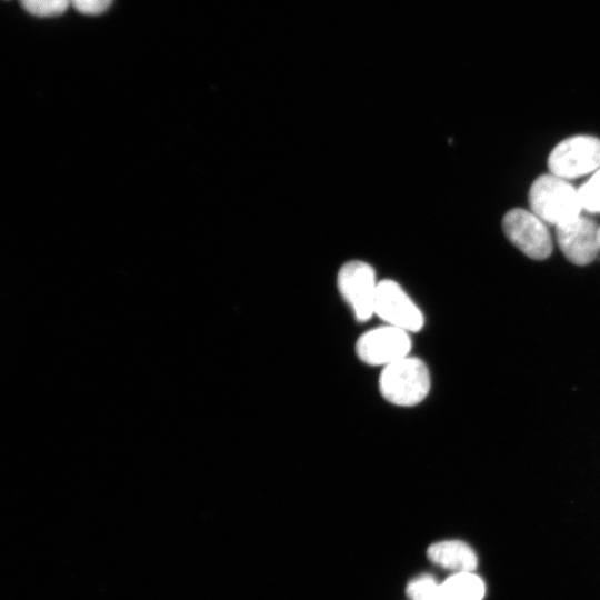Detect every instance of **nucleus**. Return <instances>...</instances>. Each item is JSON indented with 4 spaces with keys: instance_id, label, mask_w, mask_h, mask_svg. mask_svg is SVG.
<instances>
[{
    "instance_id": "1",
    "label": "nucleus",
    "mask_w": 600,
    "mask_h": 600,
    "mask_svg": "<svg viewBox=\"0 0 600 600\" xmlns=\"http://www.w3.org/2000/svg\"><path fill=\"white\" fill-rule=\"evenodd\" d=\"M528 201L536 216L556 227L578 218L583 210L578 189L552 173L542 174L532 182Z\"/></svg>"
},
{
    "instance_id": "2",
    "label": "nucleus",
    "mask_w": 600,
    "mask_h": 600,
    "mask_svg": "<svg viewBox=\"0 0 600 600\" xmlns=\"http://www.w3.org/2000/svg\"><path fill=\"white\" fill-rule=\"evenodd\" d=\"M379 389L382 397L393 404L414 406L429 393V370L422 360L406 357L383 368Z\"/></svg>"
},
{
    "instance_id": "3",
    "label": "nucleus",
    "mask_w": 600,
    "mask_h": 600,
    "mask_svg": "<svg viewBox=\"0 0 600 600\" xmlns=\"http://www.w3.org/2000/svg\"><path fill=\"white\" fill-rule=\"evenodd\" d=\"M550 172L562 179H576L600 168V139L579 134L559 142L548 157Z\"/></svg>"
},
{
    "instance_id": "4",
    "label": "nucleus",
    "mask_w": 600,
    "mask_h": 600,
    "mask_svg": "<svg viewBox=\"0 0 600 600\" xmlns=\"http://www.w3.org/2000/svg\"><path fill=\"white\" fill-rule=\"evenodd\" d=\"M507 239L527 257L534 260L548 258L552 251V240L548 228L532 211L514 208L502 219Z\"/></svg>"
},
{
    "instance_id": "5",
    "label": "nucleus",
    "mask_w": 600,
    "mask_h": 600,
    "mask_svg": "<svg viewBox=\"0 0 600 600\" xmlns=\"http://www.w3.org/2000/svg\"><path fill=\"white\" fill-rule=\"evenodd\" d=\"M338 286L358 321H368L374 314L378 283L371 266L362 261L346 263L339 271Z\"/></svg>"
},
{
    "instance_id": "6",
    "label": "nucleus",
    "mask_w": 600,
    "mask_h": 600,
    "mask_svg": "<svg viewBox=\"0 0 600 600\" xmlns=\"http://www.w3.org/2000/svg\"><path fill=\"white\" fill-rule=\"evenodd\" d=\"M374 314L388 326L407 332H417L423 327V314L403 289L393 280L378 283Z\"/></svg>"
},
{
    "instance_id": "7",
    "label": "nucleus",
    "mask_w": 600,
    "mask_h": 600,
    "mask_svg": "<svg viewBox=\"0 0 600 600\" xmlns=\"http://www.w3.org/2000/svg\"><path fill=\"white\" fill-rule=\"evenodd\" d=\"M358 357L371 366H389L409 357L411 339L409 332L384 326L363 333L356 346Z\"/></svg>"
},
{
    "instance_id": "8",
    "label": "nucleus",
    "mask_w": 600,
    "mask_h": 600,
    "mask_svg": "<svg viewBox=\"0 0 600 600\" xmlns=\"http://www.w3.org/2000/svg\"><path fill=\"white\" fill-rule=\"evenodd\" d=\"M599 226L586 216L556 227V237L564 257L572 263H591L600 252L598 239Z\"/></svg>"
},
{
    "instance_id": "9",
    "label": "nucleus",
    "mask_w": 600,
    "mask_h": 600,
    "mask_svg": "<svg viewBox=\"0 0 600 600\" xmlns=\"http://www.w3.org/2000/svg\"><path fill=\"white\" fill-rule=\"evenodd\" d=\"M428 558L433 563L456 573L472 572L478 563L474 551L459 540H446L431 544Z\"/></svg>"
},
{
    "instance_id": "10",
    "label": "nucleus",
    "mask_w": 600,
    "mask_h": 600,
    "mask_svg": "<svg viewBox=\"0 0 600 600\" xmlns=\"http://www.w3.org/2000/svg\"><path fill=\"white\" fill-rule=\"evenodd\" d=\"M484 584L472 572L454 573L440 584L441 600H482Z\"/></svg>"
},
{
    "instance_id": "11",
    "label": "nucleus",
    "mask_w": 600,
    "mask_h": 600,
    "mask_svg": "<svg viewBox=\"0 0 600 600\" xmlns=\"http://www.w3.org/2000/svg\"><path fill=\"white\" fill-rule=\"evenodd\" d=\"M407 596L411 600H441L440 584L432 576L423 574L408 583Z\"/></svg>"
},
{
    "instance_id": "12",
    "label": "nucleus",
    "mask_w": 600,
    "mask_h": 600,
    "mask_svg": "<svg viewBox=\"0 0 600 600\" xmlns=\"http://www.w3.org/2000/svg\"><path fill=\"white\" fill-rule=\"evenodd\" d=\"M582 209L600 213V168L578 189Z\"/></svg>"
},
{
    "instance_id": "13",
    "label": "nucleus",
    "mask_w": 600,
    "mask_h": 600,
    "mask_svg": "<svg viewBox=\"0 0 600 600\" xmlns=\"http://www.w3.org/2000/svg\"><path fill=\"white\" fill-rule=\"evenodd\" d=\"M21 6L29 13L37 17H54L63 13L70 0H20Z\"/></svg>"
},
{
    "instance_id": "14",
    "label": "nucleus",
    "mask_w": 600,
    "mask_h": 600,
    "mask_svg": "<svg viewBox=\"0 0 600 600\" xmlns=\"http://www.w3.org/2000/svg\"><path fill=\"white\" fill-rule=\"evenodd\" d=\"M112 3V0H70V4L83 14H100Z\"/></svg>"
},
{
    "instance_id": "15",
    "label": "nucleus",
    "mask_w": 600,
    "mask_h": 600,
    "mask_svg": "<svg viewBox=\"0 0 600 600\" xmlns=\"http://www.w3.org/2000/svg\"><path fill=\"white\" fill-rule=\"evenodd\" d=\"M598 239H599V248H600V226H599V229H598Z\"/></svg>"
}]
</instances>
